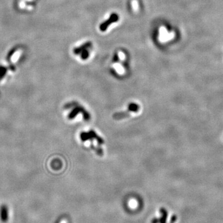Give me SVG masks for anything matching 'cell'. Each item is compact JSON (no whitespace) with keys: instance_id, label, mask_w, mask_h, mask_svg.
<instances>
[{"instance_id":"obj_3","label":"cell","mask_w":223,"mask_h":223,"mask_svg":"<svg viewBox=\"0 0 223 223\" xmlns=\"http://www.w3.org/2000/svg\"><path fill=\"white\" fill-rule=\"evenodd\" d=\"M140 110V106L138 104L132 102L127 107V110L125 112H120L115 113L113 115V118L115 120H122L123 118L129 117L131 113H138Z\"/></svg>"},{"instance_id":"obj_6","label":"cell","mask_w":223,"mask_h":223,"mask_svg":"<svg viewBox=\"0 0 223 223\" xmlns=\"http://www.w3.org/2000/svg\"><path fill=\"white\" fill-rule=\"evenodd\" d=\"M22 55V51L20 49H16L12 51L9 55V60L11 63H16L21 58Z\"/></svg>"},{"instance_id":"obj_4","label":"cell","mask_w":223,"mask_h":223,"mask_svg":"<svg viewBox=\"0 0 223 223\" xmlns=\"http://www.w3.org/2000/svg\"><path fill=\"white\" fill-rule=\"evenodd\" d=\"M92 44L91 42H87L81 45L76 47L73 50V53L76 55L80 56L83 60L87 59L89 57V50H91Z\"/></svg>"},{"instance_id":"obj_7","label":"cell","mask_w":223,"mask_h":223,"mask_svg":"<svg viewBox=\"0 0 223 223\" xmlns=\"http://www.w3.org/2000/svg\"><path fill=\"white\" fill-rule=\"evenodd\" d=\"M0 218L3 222H6L8 219V208L6 205L1 206L0 208Z\"/></svg>"},{"instance_id":"obj_5","label":"cell","mask_w":223,"mask_h":223,"mask_svg":"<svg viewBox=\"0 0 223 223\" xmlns=\"http://www.w3.org/2000/svg\"><path fill=\"white\" fill-rule=\"evenodd\" d=\"M118 20H119L118 15L117 13H112L110 14V17H108L105 21L103 22L100 25L99 29L102 32H105L106 31L107 28L109 27L112 24L118 22Z\"/></svg>"},{"instance_id":"obj_2","label":"cell","mask_w":223,"mask_h":223,"mask_svg":"<svg viewBox=\"0 0 223 223\" xmlns=\"http://www.w3.org/2000/svg\"><path fill=\"white\" fill-rule=\"evenodd\" d=\"M68 107L71 109L70 112L68 113V118L70 120L73 119L78 115H80V114L82 115L84 118V120H89L91 118L88 112L82 105L77 103V102H73V103L70 104L68 105Z\"/></svg>"},{"instance_id":"obj_8","label":"cell","mask_w":223,"mask_h":223,"mask_svg":"<svg viewBox=\"0 0 223 223\" xmlns=\"http://www.w3.org/2000/svg\"><path fill=\"white\" fill-rule=\"evenodd\" d=\"M161 212L162 213V217L161 219H158V222H161V223H166V216H167L166 211L164 209L162 208V209H161Z\"/></svg>"},{"instance_id":"obj_1","label":"cell","mask_w":223,"mask_h":223,"mask_svg":"<svg viewBox=\"0 0 223 223\" xmlns=\"http://www.w3.org/2000/svg\"><path fill=\"white\" fill-rule=\"evenodd\" d=\"M81 140L82 142L90 141V147L98 155L101 156L103 155V150L101 147L105 143L103 138H102L95 131L91 130L87 132L83 131L80 134Z\"/></svg>"}]
</instances>
